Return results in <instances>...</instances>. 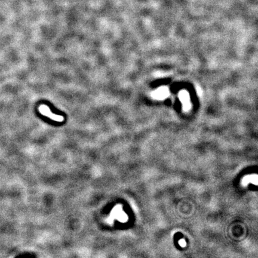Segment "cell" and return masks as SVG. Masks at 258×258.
<instances>
[{
    "label": "cell",
    "mask_w": 258,
    "mask_h": 258,
    "mask_svg": "<svg viewBox=\"0 0 258 258\" xmlns=\"http://www.w3.org/2000/svg\"><path fill=\"white\" fill-rule=\"evenodd\" d=\"M39 111L43 115L49 117V118L53 120V121L57 122H62L64 120V116L52 113L51 112L50 109L49 108V107H48L45 105H41L39 107Z\"/></svg>",
    "instance_id": "6da1fadb"
},
{
    "label": "cell",
    "mask_w": 258,
    "mask_h": 258,
    "mask_svg": "<svg viewBox=\"0 0 258 258\" xmlns=\"http://www.w3.org/2000/svg\"><path fill=\"white\" fill-rule=\"evenodd\" d=\"M168 90L165 87L160 88L157 90H156L154 93V97L157 99H161L165 97L166 96H167Z\"/></svg>",
    "instance_id": "7a4b0ae2"
},
{
    "label": "cell",
    "mask_w": 258,
    "mask_h": 258,
    "mask_svg": "<svg viewBox=\"0 0 258 258\" xmlns=\"http://www.w3.org/2000/svg\"><path fill=\"white\" fill-rule=\"evenodd\" d=\"M243 182H251L255 183V185H257V175H255V176H247L246 177L244 180H243Z\"/></svg>",
    "instance_id": "3957f363"
},
{
    "label": "cell",
    "mask_w": 258,
    "mask_h": 258,
    "mask_svg": "<svg viewBox=\"0 0 258 258\" xmlns=\"http://www.w3.org/2000/svg\"><path fill=\"white\" fill-rule=\"evenodd\" d=\"M181 101L182 102L184 106H186L188 105L189 99H188V95H187L186 92H182L181 94Z\"/></svg>",
    "instance_id": "277c9868"
},
{
    "label": "cell",
    "mask_w": 258,
    "mask_h": 258,
    "mask_svg": "<svg viewBox=\"0 0 258 258\" xmlns=\"http://www.w3.org/2000/svg\"><path fill=\"white\" fill-rule=\"evenodd\" d=\"M179 244H180L181 246H183V247H184L186 245V243H185L184 240H181L179 241Z\"/></svg>",
    "instance_id": "5b68a950"
}]
</instances>
